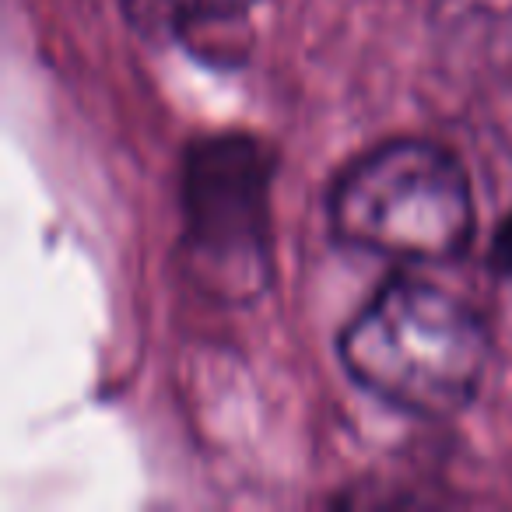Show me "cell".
<instances>
[{"instance_id": "cell-1", "label": "cell", "mask_w": 512, "mask_h": 512, "mask_svg": "<svg viewBox=\"0 0 512 512\" xmlns=\"http://www.w3.org/2000/svg\"><path fill=\"white\" fill-rule=\"evenodd\" d=\"M337 351L372 397L418 418H453L481 386L491 337L463 299L393 278L351 316Z\"/></svg>"}, {"instance_id": "cell-2", "label": "cell", "mask_w": 512, "mask_h": 512, "mask_svg": "<svg viewBox=\"0 0 512 512\" xmlns=\"http://www.w3.org/2000/svg\"><path fill=\"white\" fill-rule=\"evenodd\" d=\"M330 228L351 249L446 264L474 239V190L453 151L421 137H397L355 158L330 193Z\"/></svg>"}, {"instance_id": "cell-3", "label": "cell", "mask_w": 512, "mask_h": 512, "mask_svg": "<svg viewBox=\"0 0 512 512\" xmlns=\"http://www.w3.org/2000/svg\"><path fill=\"white\" fill-rule=\"evenodd\" d=\"M274 151L253 134H211L190 144L179 179L183 264L204 292L249 302L274 278Z\"/></svg>"}, {"instance_id": "cell-4", "label": "cell", "mask_w": 512, "mask_h": 512, "mask_svg": "<svg viewBox=\"0 0 512 512\" xmlns=\"http://www.w3.org/2000/svg\"><path fill=\"white\" fill-rule=\"evenodd\" d=\"M148 18L169 25L176 36H218L249 15L256 0H130Z\"/></svg>"}, {"instance_id": "cell-5", "label": "cell", "mask_w": 512, "mask_h": 512, "mask_svg": "<svg viewBox=\"0 0 512 512\" xmlns=\"http://www.w3.org/2000/svg\"><path fill=\"white\" fill-rule=\"evenodd\" d=\"M491 267H495V274H502V278H512V211H509V218L498 225L495 239H491Z\"/></svg>"}]
</instances>
